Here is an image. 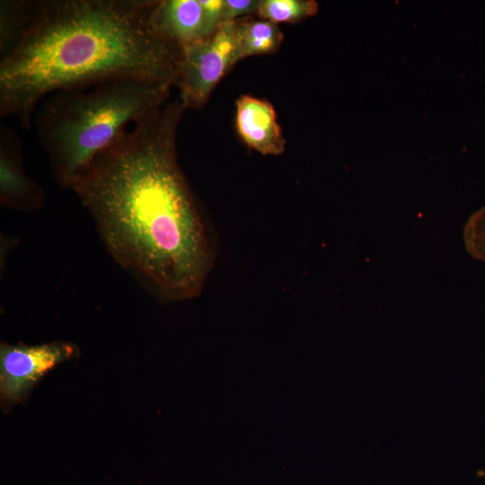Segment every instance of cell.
Segmentation results:
<instances>
[{
    "label": "cell",
    "mask_w": 485,
    "mask_h": 485,
    "mask_svg": "<svg viewBox=\"0 0 485 485\" xmlns=\"http://www.w3.org/2000/svg\"><path fill=\"white\" fill-rule=\"evenodd\" d=\"M181 100L136 123L73 188L111 257L163 298L198 296L212 266L205 225L178 163Z\"/></svg>",
    "instance_id": "1"
},
{
    "label": "cell",
    "mask_w": 485,
    "mask_h": 485,
    "mask_svg": "<svg viewBox=\"0 0 485 485\" xmlns=\"http://www.w3.org/2000/svg\"><path fill=\"white\" fill-rule=\"evenodd\" d=\"M154 1L1 0V117L29 130L59 91L120 79L176 87L181 46L151 25Z\"/></svg>",
    "instance_id": "2"
},
{
    "label": "cell",
    "mask_w": 485,
    "mask_h": 485,
    "mask_svg": "<svg viewBox=\"0 0 485 485\" xmlns=\"http://www.w3.org/2000/svg\"><path fill=\"white\" fill-rule=\"evenodd\" d=\"M172 88L152 81L120 79L46 97L34 121L57 183L73 190L128 125L134 126L169 101Z\"/></svg>",
    "instance_id": "3"
},
{
    "label": "cell",
    "mask_w": 485,
    "mask_h": 485,
    "mask_svg": "<svg viewBox=\"0 0 485 485\" xmlns=\"http://www.w3.org/2000/svg\"><path fill=\"white\" fill-rule=\"evenodd\" d=\"M242 59L239 20L222 22L207 38L181 46L176 87L187 108H202L227 71Z\"/></svg>",
    "instance_id": "4"
},
{
    "label": "cell",
    "mask_w": 485,
    "mask_h": 485,
    "mask_svg": "<svg viewBox=\"0 0 485 485\" xmlns=\"http://www.w3.org/2000/svg\"><path fill=\"white\" fill-rule=\"evenodd\" d=\"M78 348L64 341L0 346V397L6 409L24 401L32 387L58 364L76 357Z\"/></svg>",
    "instance_id": "5"
},
{
    "label": "cell",
    "mask_w": 485,
    "mask_h": 485,
    "mask_svg": "<svg viewBox=\"0 0 485 485\" xmlns=\"http://www.w3.org/2000/svg\"><path fill=\"white\" fill-rule=\"evenodd\" d=\"M45 200L43 189L25 172L20 139L6 125L0 127V202L2 207L30 211Z\"/></svg>",
    "instance_id": "6"
},
{
    "label": "cell",
    "mask_w": 485,
    "mask_h": 485,
    "mask_svg": "<svg viewBox=\"0 0 485 485\" xmlns=\"http://www.w3.org/2000/svg\"><path fill=\"white\" fill-rule=\"evenodd\" d=\"M149 21L160 35L180 46L207 38L220 25L200 0H154Z\"/></svg>",
    "instance_id": "7"
},
{
    "label": "cell",
    "mask_w": 485,
    "mask_h": 485,
    "mask_svg": "<svg viewBox=\"0 0 485 485\" xmlns=\"http://www.w3.org/2000/svg\"><path fill=\"white\" fill-rule=\"evenodd\" d=\"M235 126L242 141L259 153L278 155L285 151L286 140L271 103L242 95L236 101Z\"/></svg>",
    "instance_id": "8"
},
{
    "label": "cell",
    "mask_w": 485,
    "mask_h": 485,
    "mask_svg": "<svg viewBox=\"0 0 485 485\" xmlns=\"http://www.w3.org/2000/svg\"><path fill=\"white\" fill-rule=\"evenodd\" d=\"M238 20L242 58L270 54L278 49L283 40V33L277 23L264 19Z\"/></svg>",
    "instance_id": "9"
},
{
    "label": "cell",
    "mask_w": 485,
    "mask_h": 485,
    "mask_svg": "<svg viewBox=\"0 0 485 485\" xmlns=\"http://www.w3.org/2000/svg\"><path fill=\"white\" fill-rule=\"evenodd\" d=\"M318 11L313 0H261L257 13L260 19L272 22H296Z\"/></svg>",
    "instance_id": "10"
},
{
    "label": "cell",
    "mask_w": 485,
    "mask_h": 485,
    "mask_svg": "<svg viewBox=\"0 0 485 485\" xmlns=\"http://www.w3.org/2000/svg\"><path fill=\"white\" fill-rule=\"evenodd\" d=\"M463 236L466 251L485 263V206L468 218Z\"/></svg>",
    "instance_id": "11"
},
{
    "label": "cell",
    "mask_w": 485,
    "mask_h": 485,
    "mask_svg": "<svg viewBox=\"0 0 485 485\" xmlns=\"http://www.w3.org/2000/svg\"><path fill=\"white\" fill-rule=\"evenodd\" d=\"M260 1L224 0L223 22L236 20L239 16L258 13Z\"/></svg>",
    "instance_id": "12"
}]
</instances>
